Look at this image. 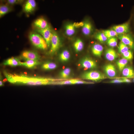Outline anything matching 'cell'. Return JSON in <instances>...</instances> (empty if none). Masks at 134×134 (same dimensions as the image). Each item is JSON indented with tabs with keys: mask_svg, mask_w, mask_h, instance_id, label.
<instances>
[{
	"mask_svg": "<svg viewBox=\"0 0 134 134\" xmlns=\"http://www.w3.org/2000/svg\"><path fill=\"white\" fill-rule=\"evenodd\" d=\"M21 57L26 60H31L39 61L40 59V56L36 52L31 50H25L21 53Z\"/></svg>",
	"mask_w": 134,
	"mask_h": 134,
	"instance_id": "obj_7",
	"label": "cell"
},
{
	"mask_svg": "<svg viewBox=\"0 0 134 134\" xmlns=\"http://www.w3.org/2000/svg\"><path fill=\"white\" fill-rule=\"evenodd\" d=\"M73 84V79L57 82L56 84L66 85Z\"/></svg>",
	"mask_w": 134,
	"mask_h": 134,
	"instance_id": "obj_32",
	"label": "cell"
},
{
	"mask_svg": "<svg viewBox=\"0 0 134 134\" xmlns=\"http://www.w3.org/2000/svg\"><path fill=\"white\" fill-rule=\"evenodd\" d=\"M75 27L74 23H69L65 27V32L66 35L71 36L73 35L75 32Z\"/></svg>",
	"mask_w": 134,
	"mask_h": 134,
	"instance_id": "obj_20",
	"label": "cell"
},
{
	"mask_svg": "<svg viewBox=\"0 0 134 134\" xmlns=\"http://www.w3.org/2000/svg\"><path fill=\"white\" fill-rule=\"evenodd\" d=\"M28 37L31 43L37 48L42 50H45L48 47L44 38L37 32L34 31L31 32L29 34Z\"/></svg>",
	"mask_w": 134,
	"mask_h": 134,
	"instance_id": "obj_2",
	"label": "cell"
},
{
	"mask_svg": "<svg viewBox=\"0 0 134 134\" xmlns=\"http://www.w3.org/2000/svg\"><path fill=\"white\" fill-rule=\"evenodd\" d=\"M124 58L128 60H131L133 57V54L132 51L130 49L122 54Z\"/></svg>",
	"mask_w": 134,
	"mask_h": 134,
	"instance_id": "obj_30",
	"label": "cell"
},
{
	"mask_svg": "<svg viewBox=\"0 0 134 134\" xmlns=\"http://www.w3.org/2000/svg\"><path fill=\"white\" fill-rule=\"evenodd\" d=\"M92 30V25L90 21H86L84 22L82 29V33L86 35H89L91 33Z\"/></svg>",
	"mask_w": 134,
	"mask_h": 134,
	"instance_id": "obj_16",
	"label": "cell"
},
{
	"mask_svg": "<svg viewBox=\"0 0 134 134\" xmlns=\"http://www.w3.org/2000/svg\"><path fill=\"white\" fill-rule=\"evenodd\" d=\"M21 62L19 59L16 57H12L5 60L3 63L4 65L15 67L21 66Z\"/></svg>",
	"mask_w": 134,
	"mask_h": 134,
	"instance_id": "obj_14",
	"label": "cell"
},
{
	"mask_svg": "<svg viewBox=\"0 0 134 134\" xmlns=\"http://www.w3.org/2000/svg\"><path fill=\"white\" fill-rule=\"evenodd\" d=\"M36 7V4L34 0H28L24 3L22 10L27 14H31L35 10Z\"/></svg>",
	"mask_w": 134,
	"mask_h": 134,
	"instance_id": "obj_6",
	"label": "cell"
},
{
	"mask_svg": "<svg viewBox=\"0 0 134 134\" xmlns=\"http://www.w3.org/2000/svg\"><path fill=\"white\" fill-rule=\"evenodd\" d=\"M3 81H2L1 80H0V86H3Z\"/></svg>",
	"mask_w": 134,
	"mask_h": 134,
	"instance_id": "obj_36",
	"label": "cell"
},
{
	"mask_svg": "<svg viewBox=\"0 0 134 134\" xmlns=\"http://www.w3.org/2000/svg\"><path fill=\"white\" fill-rule=\"evenodd\" d=\"M128 63V60L124 58L117 60L116 64L119 70L122 71L126 67Z\"/></svg>",
	"mask_w": 134,
	"mask_h": 134,
	"instance_id": "obj_21",
	"label": "cell"
},
{
	"mask_svg": "<svg viewBox=\"0 0 134 134\" xmlns=\"http://www.w3.org/2000/svg\"><path fill=\"white\" fill-rule=\"evenodd\" d=\"M119 52L122 54L130 50L129 48L124 43L121 42L118 47Z\"/></svg>",
	"mask_w": 134,
	"mask_h": 134,
	"instance_id": "obj_29",
	"label": "cell"
},
{
	"mask_svg": "<svg viewBox=\"0 0 134 134\" xmlns=\"http://www.w3.org/2000/svg\"><path fill=\"white\" fill-rule=\"evenodd\" d=\"M122 79L123 80L124 82L129 83H130L131 82V80L127 78H123Z\"/></svg>",
	"mask_w": 134,
	"mask_h": 134,
	"instance_id": "obj_35",
	"label": "cell"
},
{
	"mask_svg": "<svg viewBox=\"0 0 134 134\" xmlns=\"http://www.w3.org/2000/svg\"><path fill=\"white\" fill-rule=\"evenodd\" d=\"M33 25L34 29H44L49 26L47 21L43 17L35 19L33 23Z\"/></svg>",
	"mask_w": 134,
	"mask_h": 134,
	"instance_id": "obj_10",
	"label": "cell"
},
{
	"mask_svg": "<svg viewBox=\"0 0 134 134\" xmlns=\"http://www.w3.org/2000/svg\"><path fill=\"white\" fill-rule=\"evenodd\" d=\"M103 47L101 44L96 43L92 46L91 51L93 54L95 56L100 57H101L103 50Z\"/></svg>",
	"mask_w": 134,
	"mask_h": 134,
	"instance_id": "obj_15",
	"label": "cell"
},
{
	"mask_svg": "<svg viewBox=\"0 0 134 134\" xmlns=\"http://www.w3.org/2000/svg\"><path fill=\"white\" fill-rule=\"evenodd\" d=\"M70 57V54L69 52L67 50H65L60 54L59 58L61 61L66 62L69 59Z\"/></svg>",
	"mask_w": 134,
	"mask_h": 134,
	"instance_id": "obj_24",
	"label": "cell"
},
{
	"mask_svg": "<svg viewBox=\"0 0 134 134\" xmlns=\"http://www.w3.org/2000/svg\"><path fill=\"white\" fill-rule=\"evenodd\" d=\"M57 65L53 62H47L43 64L42 68L45 70H51L55 69L57 67Z\"/></svg>",
	"mask_w": 134,
	"mask_h": 134,
	"instance_id": "obj_23",
	"label": "cell"
},
{
	"mask_svg": "<svg viewBox=\"0 0 134 134\" xmlns=\"http://www.w3.org/2000/svg\"><path fill=\"white\" fill-rule=\"evenodd\" d=\"M81 77L83 79L94 81H98L106 78V76L102 73L95 70L85 72L82 75Z\"/></svg>",
	"mask_w": 134,
	"mask_h": 134,
	"instance_id": "obj_3",
	"label": "cell"
},
{
	"mask_svg": "<svg viewBox=\"0 0 134 134\" xmlns=\"http://www.w3.org/2000/svg\"><path fill=\"white\" fill-rule=\"evenodd\" d=\"M118 38L121 42L128 46L130 48L134 49V42L131 35L129 34H125L119 35Z\"/></svg>",
	"mask_w": 134,
	"mask_h": 134,
	"instance_id": "obj_9",
	"label": "cell"
},
{
	"mask_svg": "<svg viewBox=\"0 0 134 134\" xmlns=\"http://www.w3.org/2000/svg\"><path fill=\"white\" fill-rule=\"evenodd\" d=\"M95 37L96 39L101 43L105 42L107 41L108 39L102 32L97 33L95 35Z\"/></svg>",
	"mask_w": 134,
	"mask_h": 134,
	"instance_id": "obj_26",
	"label": "cell"
},
{
	"mask_svg": "<svg viewBox=\"0 0 134 134\" xmlns=\"http://www.w3.org/2000/svg\"><path fill=\"white\" fill-rule=\"evenodd\" d=\"M24 62H21V66H24L29 68H33L39 65L40 62L39 61L28 60Z\"/></svg>",
	"mask_w": 134,
	"mask_h": 134,
	"instance_id": "obj_17",
	"label": "cell"
},
{
	"mask_svg": "<svg viewBox=\"0 0 134 134\" xmlns=\"http://www.w3.org/2000/svg\"><path fill=\"white\" fill-rule=\"evenodd\" d=\"M93 82H89L80 80L73 79V84H89L93 83Z\"/></svg>",
	"mask_w": 134,
	"mask_h": 134,
	"instance_id": "obj_33",
	"label": "cell"
},
{
	"mask_svg": "<svg viewBox=\"0 0 134 134\" xmlns=\"http://www.w3.org/2000/svg\"><path fill=\"white\" fill-rule=\"evenodd\" d=\"M133 81L134 82V79H133Z\"/></svg>",
	"mask_w": 134,
	"mask_h": 134,
	"instance_id": "obj_37",
	"label": "cell"
},
{
	"mask_svg": "<svg viewBox=\"0 0 134 134\" xmlns=\"http://www.w3.org/2000/svg\"><path fill=\"white\" fill-rule=\"evenodd\" d=\"M4 74L7 80L13 84H20L31 85L55 84L56 80L44 77H31L23 74H12L5 71Z\"/></svg>",
	"mask_w": 134,
	"mask_h": 134,
	"instance_id": "obj_1",
	"label": "cell"
},
{
	"mask_svg": "<svg viewBox=\"0 0 134 134\" xmlns=\"http://www.w3.org/2000/svg\"><path fill=\"white\" fill-rule=\"evenodd\" d=\"M103 69L105 74L109 77H114L117 75L116 68L112 64H109L105 65L103 67Z\"/></svg>",
	"mask_w": 134,
	"mask_h": 134,
	"instance_id": "obj_12",
	"label": "cell"
},
{
	"mask_svg": "<svg viewBox=\"0 0 134 134\" xmlns=\"http://www.w3.org/2000/svg\"><path fill=\"white\" fill-rule=\"evenodd\" d=\"M71 72V69L69 68H66L60 72V75L63 78H66L69 76Z\"/></svg>",
	"mask_w": 134,
	"mask_h": 134,
	"instance_id": "obj_27",
	"label": "cell"
},
{
	"mask_svg": "<svg viewBox=\"0 0 134 134\" xmlns=\"http://www.w3.org/2000/svg\"><path fill=\"white\" fill-rule=\"evenodd\" d=\"M112 29L115 31L119 34H127L129 31L130 25L129 22L113 26Z\"/></svg>",
	"mask_w": 134,
	"mask_h": 134,
	"instance_id": "obj_11",
	"label": "cell"
},
{
	"mask_svg": "<svg viewBox=\"0 0 134 134\" xmlns=\"http://www.w3.org/2000/svg\"><path fill=\"white\" fill-rule=\"evenodd\" d=\"M123 75L126 77L133 78L134 77V70L131 66L126 67L122 71Z\"/></svg>",
	"mask_w": 134,
	"mask_h": 134,
	"instance_id": "obj_19",
	"label": "cell"
},
{
	"mask_svg": "<svg viewBox=\"0 0 134 134\" xmlns=\"http://www.w3.org/2000/svg\"><path fill=\"white\" fill-rule=\"evenodd\" d=\"M108 39L117 36L118 34L114 30H104L102 32Z\"/></svg>",
	"mask_w": 134,
	"mask_h": 134,
	"instance_id": "obj_25",
	"label": "cell"
},
{
	"mask_svg": "<svg viewBox=\"0 0 134 134\" xmlns=\"http://www.w3.org/2000/svg\"><path fill=\"white\" fill-rule=\"evenodd\" d=\"M84 43L81 40L78 39L74 42L73 44L74 48L77 52L81 51L83 48Z\"/></svg>",
	"mask_w": 134,
	"mask_h": 134,
	"instance_id": "obj_22",
	"label": "cell"
},
{
	"mask_svg": "<svg viewBox=\"0 0 134 134\" xmlns=\"http://www.w3.org/2000/svg\"><path fill=\"white\" fill-rule=\"evenodd\" d=\"M23 0H7L6 1V4L10 5L21 4L23 2Z\"/></svg>",
	"mask_w": 134,
	"mask_h": 134,
	"instance_id": "obj_31",
	"label": "cell"
},
{
	"mask_svg": "<svg viewBox=\"0 0 134 134\" xmlns=\"http://www.w3.org/2000/svg\"><path fill=\"white\" fill-rule=\"evenodd\" d=\"M60 44V39L59 36L56 32L53 31L49 54L50 55L54 54L59 49Z\"/></svg>",
	"mask_w": 134,
	"mask_h": 134,
	"instance_id": "obj_4",
	"label": "cell"
},
{
	"mask_svg": "<svg viewBox=\"0 0 134 134\" xmlns=\"http://www.w3.org/2000/svg\"><path fill=\"white\" fill-rule=\"evenodd\" d=\"M12 9L10 5L6 4H1L0 6V17L1 18L12 11Z\"/></svg>",
	"mask_w": 134,
	"mask_h": 134,
	"instance_id": "obj_18",
	"label": "cell"
},
{
	"mask_svg": "<svg viewBox=\"0 0 134 134\" xmlns=\"http://www.w3.org/2000/svg\"><path fill=\"white\" fill-rule=\"evenodd\" d=\"M107 44L109 46L114 47L117 45V39L116 37H113L108 39L107 41Z\"/></svg>",
	"mask_w": 134,
	"mask_h": 134,
	"instance_id": "obj_28",
	"label": "cell"
},
{
	"mask_svg": "<svg viewBox=\"0 0 134 134\" xmlns=\"http://www.w3.org/2000/svg\"><path fill=\"white\" fill-rule=\"evenodd\" d=\"M105 56L107 60L112 61L118 57V55L115 50L112 48H109L107 49L105 51Z\"/></svg>",
	"mask_w": 134,
	"mask_h": 134,
	"instance_id": "obj_13",
	"label": "cell"
},
{
	"mask_svg": "<svg viewBox=\"0 0 134 134\" xmlns=\"http://www.w3.org/2000/svg\"><path fill=\"white\" fill-rule=\"evenodd\" d=\"M111 83H124L123 79H117L113 80L109 82Z\"/></svg>",
	"mask_w": 134,
	"mask_h": 134,
	"instance_id": "obj_34",
	"label": "cell"
},
{
	"mask_svg": "<svg viewBox=\"0 0 134 134\" xmlns=\"http://www.w3.org/2000/svg\"><path fill=\"white\" fill-rule=\"evenodd\" d=\"M34 31L42 36L46 41L48 47H50L53 31L49 26L44 29H34Z\"/></svg>",
	"mask_w": 134,
	"mask_h": 134,
	"instance_id": "obj_5",
	"label": "cell"
},
{
	"mask_svg": "<svg viewBox=\"0 0 134 134\" xmlns=\"http://www.w3.org/2000/svg\"><path fill=\"white\" fill-rule=\"evenodd\" d=\"M81 66L85 69H93L97 67L96 62L92 59L85 57L83 58L80 62Z\"/></svg>",
	"mask_w": 134,
	"mask_h": 134,
	"instance_id": "obj_8",
	"label": "cell"
}]
</instances>
